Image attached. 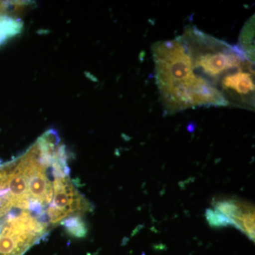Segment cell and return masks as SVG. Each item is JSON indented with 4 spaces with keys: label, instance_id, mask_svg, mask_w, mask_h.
<instances>
[{
    "label": "cell",
    "instance_id": "2",
    "mask_svg": "<svg viewBox=\"0 0 255 255\" xmlns=\"http://www.w3.org/2000/svg\"><path fill=\"white\" fill-rule=\"evenodd\" d=\"M156 84L164 113L172 115L197 107H218L219 97L199 83L191 70L190 56L181 36L156 42L151 47Z\"/></svg>",
    "mask_w": 255,
    "mask_h": 255
},
{
    "label": "cell",
    "instance_id": "1",
    "mask_svg": "<svg viewBox=\"0 0 255 255\" xmlns=\"http://www.w3.org/2000/svg\"><path fill=\"white\" fill-rule=\"evenodd\" d=\"M92 211L64 161L0 164V255H23L58 225L69 231Z\"/></svg>",
    "mask_w": 255,
    "mask_h": 255
},
{
    "label": "cell",
    "instance_id": "3",
    "mask_svg": "<svg viewBox=\"0 0 255 255\" xmlns=\"http://www.w3.org/2000/svg\"><path fill=\"white\" fill-rule=\"evenodd\" d=\"M214 209L251 240L255 239V208L253 204L237 199H218L213 203Z\"/></svg>",
    "mask_w": 255,
    "mask_h": 255
},
{
    "label": "cell",
    "instance_id": "4",
    "mask_svg": "<svg viewBox=\"0 0 255 255\" xmlns=\"http://www.w3.org/2000/svg\"><path fill=\"white\" fill-rule=\"evenodd\" d=\"M255 20L254 16L247 21L241 31L238 46L246 52L252 61L255 62Z\"/></svg>",
    "mask_w": 255,
    "mask_h": 255
},
{
    "label": "cell",
    "instance_id": "5",
    "mask_svg": "<svg viewBox=\"0 0 255 255\" xmlns=\"http://www.w3.org/2000/svg\"><path fill=\"white\" fill-rule=\"evenodd\" d=\"M206 219L213 228H222L231 226V223L224 216L215 209H208L206 213Z\"/></svg>",
    "mask_w": 255,
    "mask_h": 255
}]
</instances>
